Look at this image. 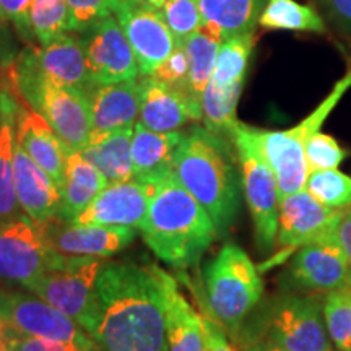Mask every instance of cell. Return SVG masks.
Wrapping results in <instances>:
<instances>
[{"instance_id":"obj_1","label":"cell","mask_w":351,"mask_h":351,"mask_svg":"<svg viewBox=\"0 0 351 351\" xmlns=\"http://www.w3.org/2000/svg\"><path fill=\"white\" fill-rule=\"evenodd\" d=\"M93 339L101 351H169L156 265L108 262L98 278Z\"/></svg>"},{"instance_id":"obj_2","label":"cell","mask_w":351,"mask_h":351,"mask_svg":"<svg viewBox=\"0 0 351 351\" xmlns=\"http://www.w3.org/2000/svg\"><path fill=\"white\" fill-rule=\"evenodd\" d=\"M140 232L152 252L174 267L191 269L218 238L207 210L173 176L155 184Z\"/></svg>"},{"instance_id":"obj_3","label":"cell","mask_w":351,"mask_h":351,"mask_svg":"<svg viewBox=\"0 0 351 351\" xmlns=\"http://www.w3.org/2000/svg\"><path fill=\"white\" fill-rule=\"evenodd\" d=\"M174 178L212 217L219 234L230 231L241 205V176L221 135L192 127L176 153Z\"/></svg>"},{"instance_id":"obj_4","label":"cell","mask_w":351,"mask_h":351,"mask_svg":"<svg viewBox=\"0 0 351 351\" xmlns=\"http://www.w3.org/2000/svg\"><path fill=\"white\" fill-rule=\"evenodd\" d=\"M204 283L202 313L217 320L236 341L263 296L256 263L238 244L226 243L205 267Z\"/></svg>"},{"instance_id":"obj_5","label":"cell","mask_w":351,"mask_h":351,"mask_svg":"<svg viewBox=\"0 0 351 351\" xmlns=\"http://www.w3.org/2000/svg\"><path fill=\"white\" fill-rule=\"evenodd\" d=\"M10 85L12 95L41 114L70 152L85 150L93 125L90 96L44 78L26 49L13 65Z\"/></svg>"},{"instance_id":"obj_6","label":"cell","mask_w":351,"mask_h":351,"mask_svg":"<svg viewBox=\"0 0 351 351\" xmlns=\"http://www.w3.org/2000/svg\"><path fill=\"white\" fill-rule=\"evenodd\" d=\"M322 298L288 291L271 300L251 327H244L236 343L267 340L287 351H332Z\"/></svg>"},{"instance_id":"obj_7","label":"cell","mask_w":351,"mask_h":351,"mask_svg":"<svg viewBox=\"0 0 351 351\" xmlns=\"http://www.w3.org/2000/svg\"><path fill=\"white\" fill-rule=\"evenodd\" d=\"M350 88L351 70L333 85L330 93L298 125L287 130H263L251 127L258 150L262 152L276 178L280 200L304 189L307 179L304 147L307 138L322 129L324 122L327 121L333 109L339 106Z\"/></svg>"},{"instance_id":"obj_8","label":"cell","mask_w":351,"mask_h":351,"mask_svg":"<svg viewBox=\"0 0 351 351\" xmlns=\"http://www.w3.org/2000/svg\"><path fill=\"white\" fill-rule=\"evenodd\" d=\"M108 261L99 257L65 256L26 287L29 293L47 301L93 335L96 327L98 278Z\"/></svg>"},{"instance_id":"obj_9","label":"cell","mask_w":351,"mask_h":351,"mask_svg":"<svg viewBox=\"0 0 351 351\" xmlns=\"http://www.w3.org/2000/svg\"><path fill=\"white\" fill-rule=\"evenodd\" d=\"M231 138L238 155L241 182L252 218L256 245L262 254H267L275 247L278 232L280 197L276 178L258 150L251 125L238 122L231 132Z\"/></svg>"},{"instance_id":"obj_10","label":"cell","mask_w":351,"mask_h":351,"mask_svg":"<svg viewBox=\"0 0 351 351\" xmlns=\"http://www.w3.org/2000/svg\"><path fill=\"white\" fill-rule=\"evenodd\" d=\"M67 254L52 249L44 223L29 217L0 228V280L28 287L33 280L59 265Z\"/></svg>"},{"instance_id":"obj_11","label":"cell","mask_w":351,"mask_h":351,"mask_svg":"<svg viewBox=\"0 0 351 351\" xmlns=\"http://www.w3.org/2000/svg\"><path fill=\"white\" fill-rule=\"evenodd\" d=\"M0 314L10 332L16 335L75 341L90 351H101L93 337L83 330L75 320L33 293L7 291L0 288Z\"/></svg>"},{"instance_id":"obj_12","label":"cell","mask_w":351,"mask_h":351,"mask_svg":"<svg viewBox=\"0 0 351 351\" xmlns=\"http://www.w3.org/2000/svg\"><path fill=\"white\" fill-rule=\"evenodd\" d=\"M335 225L317 239L298 249L285 275L289 291L326 296L335 289L351 287L345 254L333 234Z\"/></svg>"},{"instance_id":"obj_13","label":"cell","mask_w":351,"mask_h":351,"mask_svg":"<svg viewBox=\"0 0 351 351\" xmlns=\"http://www.w3.org/2000/svg\"><path fill=\"white\" fill-rule=\"evenodd\" d=\"M114 16L124 29L137 57L140 75H153L178 44L160 10L134 0H119Z\"/></svg>"},{"instance_id":"obj_14","label":"cell","mask_w":351,"mask_h":351,"mask_svg":"<svg viewBox=\"0 0 351 351\" xmlns=\"http://www.w3.org/2000/svg\"><path fill=\"white\" fill-rule=\"evenodd\" d=\"M82 38L96 86L142 77L134 49L114 15L91 26L82 33Z\"/></svg>"},{"instance_id":"obj_15","label":"cell","mask_w":351,"mask_h":351,"mask_svg":"<svg viewBox=\"0 0 351 351\" xmlns=\"http://www.w3.org/2000/svg\"><path fill=\"white\" fill-rule=\"evenodd\" d=\"M34 69L56 85L73 88L90 96L96 88L82 34L62 33L39 47H28Z\"/></svg>"},{"instance_id":"obj_16","label":"cell","mask_w":351,"mask_h":351,"mask_svg":"<svg viewBox=\"0 0 351 351\" xmlns=\"http://www.w3.org/2000/svg\"><path fill=\"white\" fill-rule=\"evenodd\" d=\"M153 192L155 184L142 182L138 179L108 184L72 223L140 230Z\"/></svg>"},{"instance_id":"obj_17","label":"cell","mask_w":351,"mask_h":351,"mask_svg":"<svg viewBox=\"0 0 351 351\" xmlns=\"http://www.w3.org/2000/svg\"><path fill=\"white\" fill-rule=\"evenodd\" d=\"M341 210L326 207L306 189L280 200L276 245L280 256L298 251L311 241L320 238L335 225Z\"/></svg>"},{"instance_id":"obj_18","label":"cell","mask_w":351,"mask_h":351,"mask_svg":"<svg viewBox=\"0 0 351 351\" xmlns=\"http://www.w3.org/2000/svg\"><path fill=\"white\" fill-rule=\"evenodd\" d=\"M43 223L52 249L67 256L111 257L127 247L137 234L134 228L80 225L60 218Z\"/></svg>"},{"instance_id":"obj_19","label":"cell","mask_w":351,"mask_h":351,"mask_svg":"<svg viewBox=\"0 0 351 351\" xmlns=\"http://www.w3.org/2000/svg\"><path fill=\"white\" fill-rule=\"evenodd\" d=\"M202 103L186 91L145 77L140 80L138 122L155 132H178L189 122L202 121Z\"/></svg>"},{"instance_id":"obj_20","label":"cell","mask_w":351,"mask_h":351,"mask_svg":"<svg viewBox=\"0 0 351 351\" xmlns=\"http://www.w3.org/2000/svg\"><path fill=\"white\" fill-rule=\"evenodd\" d=\"M15 142L62 189L69 148L38 111L16 98Z\"/></svg>"},{"instance_id":"obj_21","label":"cell","mask_w":351,"mask_h":351,"mask_svg":"<svg viewBox=\"0 0 351 351\" xmlns=\"http://www.w3.org/2000/svg\"><path fill=\"white\" fill-rule=\"evenodd\" d=\"M13 171L20 207L34 221H49L60 218L62 194L54 179L15 142Z\"/></svg>"},{"instance_id":"obj_22","label":"cell","mask_w":351,"mask_h":351,"mask_svg":"<svg viewBox=\"0 0 351 351\" xmlns=\"http://www.w3.org/2000/svg\"><path fill=\"white\" fill-rule=\"evenodd\" d=\"M90 101L93 125L88 143H93L111 132L137 124L140 112V80L135 78V80L98 85L90 95Z\"/></svg>"},{"instance_id":"obj_23","label":"cell","mask_w":351,"mask_h":351,"mask_svg":"<svg viewBox=\"0 0 351 351\" xmlns=\"http://www.w3.org/2000/svg\"><path fill=\"white\" fill-rule=\"evenodd\" d=\"M156 274L163 291L169 351H207L204 315L186 300L168 271L156 265Z\"/></svg>"},{"instance_id":"obj_24","label":"cell","mask_w":351,"mask_h":351,"mask_svg":"<svg viewBox=\"0 0 351 351\" xmlns=\"http://www.w3.org/2000/svg\"><path fill=\"white\" fill-rule=\"evenodd\" d=\"M182 138V130L155 132L137 121L132 137L134 179L147 184H158L173 176L176 153Z\"/></svg>"},{"instance_id":"obj_25","label":"cell","mask_w":351,"mask_h":351,"mask_svg":"<svg viewBox=\"0 0 351 351\" xmlns=\"http://www.w3.org/2000/svg\"><path fill=\"white\" fill-rule=\"evenodd\" d=\"M108 184L103 173L93 163H90L82 152H69L64 186L60 189L62 194L60 219L73 221Z\"/></svg>"},{"instance_id":"obj_26","label":"cell","mask_w":351,"mask_h":351,"mask_svg":"<svg viewBox=\"0 0 351 351\" xmlns=\"http://www.w3.org/2000/svg\"><path fill=\"white\" fill-rule=\"evenodd\" d=\"M132 137H134V127L111 132L98 142L88 143L82 153L103 173L109 184L129 181L134 179Z\"/></svg>"},{"instance_id":"obj_27","label":"cell","mask_w":351,"mask_h":351,"mask_svg":"<svg viewBox=\"0 0 351 351\" xmlns=\"http://www.w3.org/2000/svg\"><path fill=\"white\" fill-rule=\"evenodd\" d=\"M199 7L204 23L218 29L225 41L256 29L265 0H199Z\"/></svg>"},{"instance_id":"obj_28","label":"cell","mask_w":351,"mask_h":351,"mask_svg":"<svg viewBox=\"0 0 351 351\" xmlns=\"http://www.w3.org/2000/svg\"><path fill=\"white\" fill-rule=\"evenodd\" d=\"M15 112L16 99L12 96L5 116L0 124V228L23 218L15 187L13 152H15Z\"/></svg>"},{"instance_id":"obj_29","label":"cell","mask_w":351,"mask_h":351,"mask_svg":"<svg viewBox=\"0 0 351 351\" xmlns=\"http://www.w3.org/2000/svg\"><path fill=\"white\" fill-rule=\"evenodd\" d=\"M223 34L210 25H202L199 32L184 43L189 57L187 93L202 103L210 78H212L218 51L221 47Z\"/></svg>"},{"instance_id":"obj_30","label":"cell","mask_w":351,"mask_h":351,"mask_svg":"<svg viewBox=\"0 0 351 351\" xmlns=\"http://www.w3.org/2000/svg\"><path fill=\"white\" fill-rule=\"evenodd\" d=\"M258 25L276 32L326 33L327 26L314 7L296 0H267Z\"/></svg>"},{"instance_id":"obj_31","label":"cell","mask_w":351,"mask_h":351,"mask_svg":"<svg viewBox=\"0 0 351 351\" xmlns=\"http://www.w3.org/2000/svg\"><path fill=\"white\" fill-rule=\"evenodd\" d=\"M254 32L225 39L218 51L210 85L218 88H243L249 60L254 51Z\"/></svg>"},{"instance_id":"obj_32","label":"cell","mask_w":351,"mask_h":351,"mask_svg":"<svg viewBox=\"0 0 351 351\" xmlns=\"http://www.w3.org/2000/svg\"><path fill=\"white\" fill-rule=\"evenodd\" d=\"M243 88H218L207 85L202 96L205 127L218 135H230L238 124V103Z\"/></svg>"},{"instance_id":"obj_33","label":"cell","mask_w":351,"mask_h":351,"mask_svg":"<svg viewBox=\"0 0 351 351\" xmlns=\"http://www.w3.org/2000/svg\"><path fill=\"white\" fill-rule=\"evenodd\" d=\"M304 189L326 207L343 210L351 205V176L339 168L311 171Z\"/></svg>"},{"instance_id":"obj_34","label":"cell","mask_w":351,"mask_h":351,"mask_svg":"<svg viewBox=\"0 0 351 351\" xmlns=\"http://www.w3.org/2000/svg\"><path fill=\"white\" fill-rule=\"evenodd\" d=\"M322 309L332 345L339 351H351V287L327 293Z\"/></svg>"},{"instance_id":"obj_35","label":"cell","mask_w":351,"mask_h":351,"mask_svg":"<svg viewBox=\"0 0 351 351\" xmlns=\"http://www.w3.org/2000/svg\"><path fill=\"white\" fill-rule=\"evenodd\" d=\"M29 25L39 44L69 32L67 0H32Z\"/></svg>"},{"instance_id":"obj_36","label":"cell","mask_w":351,"mask_h":351,"mask_svg":"<svg viewBox=\"0 0 351 351\" xmlns=\"http://www.w3.org/2000/svg\"><path fill=\"white\" fill-rule=\"evenodd\" d=\"M160 13L176 43H186L204 25L199 0H166Z\"/></svg>"},{"instance_id":"obj_37","label":"cell","mask_w":351,"mask_h":351,"mask_svg":"<svg viewBox=\"0 0 351 351\" xmlns=\"http://www.w3.org/2000/svg\"><path fill=\"white\" fill-rule=\"evenodd\" d=\"M304 153L307 173L317 169H337L348 156V152L332 135L320 130L307 138Z\"/></svg>"},{"instance_id":"obj_38","label":"cell","mask_w":351,"mask_h":351,"mask_svg":"<svg viewBox=\"0 0 351 351\" xmlns=\"http://www.w3.org/2000/svg\"><path fill=\"white\" fill-rule=\"evenodd\" d=\"M119 0H67L69 32L85 33L91 26L114 15Z\"/></svg>"},{"instance_id":"obj_39","label":"cell","mask_w":351,"mask_h":351,"mask_svg":"<svg viewBox=\"0 0 351 351\" xmlns=\"http://www.w3.org/2000/svg\"><path fill=\"white\" fill-rule=\"evenodd\" d=\"M187 75H189V57L184 47V43L176 44L174 51L165 60L163 64L158 67L153 75L158 80L168 83V85L182 90L187 93Z\"/></svg>"},{"instance_id":"obj_40","label":"cell","mask_w":351,"mask_h":351,"mask_svg":"<svg viewBox=\"0 0 351 351\" xmlns=\"http://www.w3.org/2000/svg\"><path fill=\"white\" fill-rule=\"evenodd\" d=\"M13 351H90L75 341L43 339V337L16 335L12 332Z\"/></svg>"},{"instance_id":"obj_41","label":"cell","mask_w":351,"mask_h":351,"mask_svg":"<svg viewBox=\"0 0 351 351\" xmlns=\"http://www.w3.org/2000/svg\"><path fill=\"white\" fill-rule=\"evenodd\" d=\"M32 0H0V23H12L25 38H32L29 25Z\"/></svg>"},{"instance_id":"obj_42","label":"cell","mask_w":351,"mask_h":351,"mask_svg":"<svg viewBox=\"0 0 351 351\" xmlns=\"http://www.w3.org/2000/svg\"><path fill=\"white\" fill-rule=\"evenodd\" d=\"M202 315H204V324H205V341H207V351H238V348L231 343L230 335L223 330V327L219 326L217 320L212 319L205 313H202Z\"/></svg>"},{"instance_id":"obj_43","label":"cell","mask_w":351,"mask_h":351,"mask_svg":"<svg viewBox=\"0 0 351 351\" xmlns=\"http://www.w3.org/2000/svg\"><path fill=\"white\" fill-rule=\"evenodd\" d=\"M333 234H335L337 243H339L340 249L345 254L346 262H348L350 274H351V213L348 210H341L339 219L335 223V230H333Z\"/></svg>"},{"instance_id":"obj_44","label":"cell","mask_w":351,"mask_h":351,"mask_svg":"<svg viewBox=\"0 0 351 351\" xmlns=\"http://www.w3.org/2000/svg\"><path fill=\"white\" fill-rule=\"evenodd\" d=\"M320 3L340 28L351 32V0H320Z\"/></svg>"},{"instance_id":"obj_45","label":"cell","mask_w":351,"mask_h":351,"mask_svg":"<svg viewBox=\"0 0 351 351\" xmlns=\"http://www.w3.org/2000/svg\"><path fill=\"white\" fill-rule=\"evenodd\" d=\"M241 351H287L267 340H252L239 346Z\"/></svg>"},{"instance_id":"obj_46","label":"cell","mask_w":351,"mask_h":351,"mask_svg":"<svg viewBox=\"0 0 351 351\" xmlns=\"http://www.w3.org/2000/svg\"><path fill=\"white\" fill-rule=\"evenodd\" d=\"M12 91H7L5 90H2V86H0V124H2V121H3V116H5V111H7V108H8V104H10V101H12Z\"/></svg>"},{"instance_id":"obj_47","label":"cell","mask_w":351,"mask_h":351,"mask_svg":"<svg viewBox=\"0 0 351 351\" xmlns=\"http://www.w3.org/2000/svg\"><path fill=\"white\" fill-rule=\"evenodd\" d=\"M0 351H13L12 332L7 335H0Z\"/></svg>"},{"instance_id":"obj_48","label":"cell","mask_w":351,"mask_h":351,"mask_svg":"<svg viewBox=\"0 0 351 351\" xmlns=\"http://www.w3.org/2000/svg\"><path fill=\"white\" fill-rule=\"evenodd\" d=\"M134 2L142 3V5H147V7H152V8H158V10H160V8L165 5L166 0H134Z\"/></svg>"},{"instance_id":"obj_49","label":"cell","mask_w":351,"mask_h":351,"mask_svg":"<svg viewBox=\"0 0 351 351\" xmlns=\"http://www.w3.org/2000/svg\"><path fill=\"white\" fill-rule=\"evenodd\" d=\"M7 333H10V328H8L5 319L2 317V314H0V335H7Z\"/></svg>"},{"instance_id":"obj_50","label":"cell","mask_w":351,"mask_h":351,"mask_svg":"<svg viewBox=\"0 0 351 351\" xmlns=\"http://www.w3.org/2000/svg\"><path fill=\"white\" fill-rule=\"evenodd\" d=\"M3 85V72H2V67H0V86Z\"/></svg>"},{"instance_id":"obj_51","label":"cell","mask_w":351,"mask_h":351,"mask_svg":"<svg viewBox=\"0 0 351 351\" xmlns=\"http://www.w3.org/2000/svg\"><path fill=\"white\" fill-rule=\"evenodd\" d=\"M345 210H348V212H350V213H351V205H350V207H346V208H345Z\"/></svg>"},{"instance_id":"obj_52","label":"cell","mask_w":351,"mask_h":351,"mask_svg":"<svg viewBox=\"0 0 351 351\" xmlns=\"http://www.w3.org/2000/svg\"><path fill=\"white\" fill-rule=\"evenodd\" d=\"M332 351H333V350H332ZM337 351H339V350H337Z\"/></svg>"}]
</instances>
